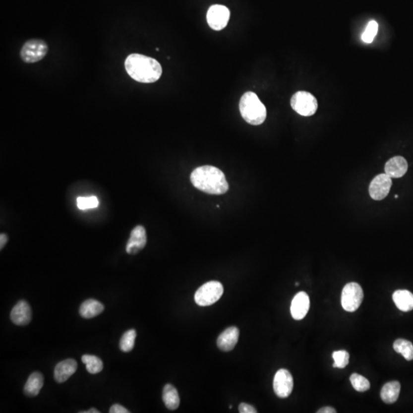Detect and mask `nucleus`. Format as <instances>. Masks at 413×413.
Here are the masks:
<instances>
[{
	"label": "nucleus",
	"mask_w": 413,
	"mask_h": 413,
	"mask_svg": "<svg viewBox=\"0 0 413 413\" xmlns=\"http://www.w3.org/2000/svg\"><path fill=\"white\" fill-rule=\"evenodd\" d=\"M395 197H396V198H397V197H399V196L398 195H395Z\"/></svg>",
	"instance_id": "nucleus-35"
},
{
	"label": "nucleus",
	"mask_w": 413,
	"mask_h": 413,
	"mask_svg": "<svg viewBox=\"0 0 413 413\" xmlns=\"http://www.w3.org/2000/svg\"><path fill=\"white\" fill-rule=\"evenodd\" d=\"M77 370V363L74 359L62 360L56 365L54 371V376L58 383L67 381Z\"/></svg>",
	"instance_id": "nucleus-16"
},
{
	"label": "nucleus",
	"mask_w": 413,
	"mask_h": 413,
	"mask_svg": "<svg viewBox=\"0 0 413 413\" xmlns=\"http://www.w3.org/2000/svg\"><path fill=\"white\" fill-rule=\"evenodd\" d=\"M100 412L98 410H96V409L92 408L91 410H89L88 411H84V412H80V413H99Z\"/></svg>",
	"instance_id": "nucleus-33"
},
{
	"label": "nucleus",
	"mask_w": 413,
	"mask_h": 413,
	"mask_svg": "<svg viewBox=\"0 0 413 413\" xmlns=\"http://www.w3.org/2000/svg\"><path fill=\"white\" fill-rule=\"evenodd\" d=\"M125 67L133 80L145 84L156 82L163 74L162 66L156 59L139 54L128 56Z\"/></svg>",
	"instance_id": "nucleus-1"
},
{
	"label": "nucleus",
	"mask_w": 413,
	"mask_h": 413,
	"mask_svg": "<svg viewBox=\"0 0 413 413\" xmlns=\"http://www.w3.org/2000/svg\"><path fill=\"white\" fill-rule=\"evenodd\" d=\"M239 335V331L236 327L227 328L218 337L217 341L218 348L223 352H231L237 344Z\"/></svg>",
	"instance_id": "nucleus-14"
},
{
	"label": "nucleus",
	"mask_w": 413,
	"mask_h": 413,
	"mask_svg": "<svg viewBox=\"0 0 413 413\" xmlns=\"http://www.w3.org/2000/svg\"><path fill=\"white\" fill-rule=\"evenodd\" d=\"M12 322L19 326L28 325L32 320V310L29 303L25 300H21L12 308L10 314Z\"/></svg>",
	"instance_id": "nucleus-13"
},
{
	"label": "nucleus",
	"mask_w": 413,
	"mask_h": 413,
	"mask_svg": "<svg viewBox=\"0 0 413 413\" xmlns=\"http://www.w3.org/2000/svg\"><path fill=\"white\" fill-rule=\"evenodd\" d=\"M81 360L86 365L87 371L91 374H96L102 371L104 364L102 360L97 356L94 355H83Z\"/></svg>",
	"instance_id": "nucleus-23"
},
{
	"label": "nucleus",
	"mask_w": 413,
	"mask_h": 413,
	"mask_svg": "<svg viewBox=\"0 0 413 413\" xmlns=\"http://www.w3.org/2000/svg\"><path fill=\"white\" fill-rule=\"evenodd\" d=\"M333 356L334 363L333 366L335 368H340V369H343L346 367L349 363L350 354L345 350H341V351H337L335 352L332 354Z\"/></svg>",
	"instance_id": "nucleus-26"
},
{
	"label": "nucleus",
	"mask_w": 413,
	"mask_h": 413,
	"mask_svg": "<svg viewBox=\"0 0 413 413\" xmlns=\"http://www.w3.org/2000/svg\"><path fill=\"white\" fill-rule=\"evenodd\" d=\"M163 400L169 410H176L180 405V397L177 389L172 384H166L163 389Z\"/></svg>",
	"instance_id": "nucleus-21"
},
{
	"label": "nucleus",
	"mask_w": 413,
	"mask_h": 413,
	"mask_svg": "<svg viewBox=\"0 0 413 413\" xmlns=\"http://www.w3.org/2000/svg\"><path fill=\"white\" fill-rule=\"evenodd\" d=\"M110 413H129V410H126L125 407H122V406L119 405V404H115V405H113L112 407H111V410H110Z\"/></svg>",
	"instance_id": "nucleus-30"
},
{
	"label": "nucleus",
	"mask_w": 413,
	"mask_h": 413,
	"mask_svg": "<svg viewBox=\"0 0 413 413\" xmlns=\"http://www.w3.org/2000/svg\"><path fill=\"white\" fill-rule=\"evenodd\" d=\"M104 305L95 299H87L80 307V315L84 318H94L104 311Z\"/></svg>",
	"instance_id": "nucleus-19"
},
{
	"label": "nucleus",
	"mask_w": 413,
	"mask_h": 413,
	"mask_svg": "<svg viewBox=\"0 0 413 413\" xmlns=\"http://www.w3.org/2000/svg\"><path fill=\"white\" fill-rule=\"evenodd\" d=\"M231 12L226 6L214 5L210 7L207 14V20L211 29L221 31L228 25Z\"/></svg>",
	"instance_id": "nucleus-9"
},
{
	"label": "nucleus",
	"mask_w": 413,
	"mask_h": 413,
	"mask_svg": "<svg viewBox=\"0 0 413 413\" xmlns=\"http://www.w3.org/2000/svg\"><path fill=\"white\" fill-rule=\"evenodd\" d=\"M393 181L390 176L385 174L376 176L370 182L369 194L372 199L382 201L387 197L391 189Z\"/></svg>",
	"instance_id": "nucleus-10"
},
{
	"label": "nucleus",
	"mask_w": 413,
	"mask_h": 413,
	"mask_svg": "<svg viewBox=\"0 0 413 413\" xmlns=\"http://www.w3.org/2000/svg\"><path fill=\"white\" fill-rule=\"evenodd\" d=\"M193 185L210 194H223L229 189L226 177L222 171L211 166H204L194 169L191 174Z\"/></svg>",
	"instance_id": "nucleus-2"
},
{
	"label": "nucleus",
	"mask_w": 413,
	"mask_h": 413,
	"mask_svg": "<svg viewBox=\"0 0 413 413\" xmlns=\"http://www.w3.org/2000/svg\"><path fill=\"white\" fill-rule=\"evenodd\" d=\"M147 242L146 231L144 227L138 225L131 231L130 236L125 247L126 253L136 254L146 246Z\"/></svg>",
	"instance_id": "nucleus-11"
},
{
	"label": "nucleus",
	"mask_w": 413,
	"mask_h": 413,
	"mask_svg": "<svg viewBox=\"0 0 413 413\" xmlns=\"http://www.w3.org/2000/svg\"><path fill=\"white\" fill-rule=\"evenodd\" d=\"M48 53L46 42L41 39H32L24 44L21 49V59L25 63H35L42 60Z\"/></svg>",
	"instance_id": "nucleus-7"
},
{
	"label": "nucleus",
	"mask_w": 413,
	"mask_h": 413,
	"mask_svg": "<svg viewBox=\"0 0 413 413\" xmlns=\"http://www.w3.org/2000/svg\"><path fill=\"white\" fill-rule=\"evenodd\" d=\"M239 107L242 118L250 125H261L266 120V107L255 93H245L241 97Z\"/></svg>",
	"instance_id": "nucleus-3"
},
{
	"label": "nucleus",
	"mask_w": 413,
	"mask_h": 413,
	"mask_svg": "<svg viewBox=\"0 0 413 413\" xmlns=\"http://www.w3.org/2000/svg\"><path fill=\"white\" fill-rule=\"evenodd\" d=\"M239 412L240 413H256L257 410L247 403H242L239 406Z\"/></svg>",
	"instance_id": "nucleus-29"
},
{
	"label": "nucleus",
	"mask_w": 413,
	"mask_h": 413,
	"mask_svg": "<svg viewBox=\"0 0 413 413\" xmlns=\"http://www.w3.org/2000/svg\"><path fill=\"white\" fill-rule=\"evenodd\" d=\"M136 338V330L125 331L119 341V348L123 352H129L133 349Z\"/></svg>",
	"instance_id": "nucleus-24"
},
{
	"label": "nucleus",
	"mask_w": 413,
	"mask_h": 413,
	"mask_svg": "<svg viewBox=\"0 0 413 413\" xmlns=\"http://www.w3.org/2000/svg\"><path fill=\"white\" fill-rule=\"evenodd\" d=\"M99 205V201L96 196H90V197H79L77 198V208L80 210L91 209V208H97Z\"/></svg>",
	"instance_id": "nucleus-27"
},
{
	"label": "nucleus",
	"mask_w": 413,
	"mask_h": 413,
	"mask_svg": "<svg viewBox=\"0 0 413 413\" xmlns=\"http://www.w3.org/2000/svg\"><path fill=\"white\" fill-rule=\"evenodd\" d=\"M44 385V377L39 372H34L29 376L24 387V393L29 397L39 395Z\"/></svg>",
	"instance_id": "nucleus-17"
},
{
	"label": "nucleus",
	"mask_w": 413,
	"mask_h": 413,
	"mask_svg": "<svg viewBox=\"0 0 413 413\" xmlns=\"http://www.w3.org/2000/svg\"><path fill=\"white\" fill-rule=\"evenodd\" d=\"M363 299V292L358 283H348L341 293V305L345 311L354 312L360 306Z\"/></svg>",
	"instance_id": "nucleus-6"
},
{
	"label": "nucleus",
	"mask_w": 413,
	"mask_h": 413,
	"mask_svg": "<svg viewBox=\"0 0 413 413\" xmlns=\"http://www.w3.org/2000/svg\"><path fill=\"white\" fill-rule=\"evenodd\" d=\"M318 413H337L336 410L335 409L332 408V407H324V408L320 409L318 412Z\"/></svg>",
	"instance_id": "nucleus-32"
},
{
	"label": "nucleus",
	"mask_w": 413,
	"mask_h": 413,
	"mask_svg": "<svg viewBox=\"0 0 413 413\" xmlns=\"http://www.w3.org/2000/svg\"><path fill=\"white\" fill-rule=\"evenodd\" d=\"M385 173L391 178H399L405 176L408 170V163L405 158L395 156L385 165Z\"/></svg>",
	"instance_id": "nucleus-15"
},
{
	"label": "nucleus",
	"mask_w": 413,
	"mask_h": 413,
	"mask_svg": "<svg viewBox=\"0 0 413 413\" xmlns=\"http://www.w3.org/2000/svg\"><path fill=\"white\" fill-rule=\"evenodd\" d=\"M293 385V377L288 370L280 369L276 372L273 380V390L278 397L284 399L290 397Z\"/></svg>",
	"instance_id": "nucleus-8"
},
{
	"label": "nucleus",
	"mask_w": 413,
	"mask_h": 413,
	"mask_svg": "<svg viewBox=\"0 0 413 413\" xmlns=\"http://www.w3.org/2000/svg\"><path fill=\"white\" fill-rule=\"evenodd\" d=\"M8 242V236L5 234H1L0 235V249H2Z\"/></svg>",
	"instance_id": "nucleus-31"
},
{
	"label": "nucleus",
	"mask_w": 413,
	"mask_h": 413,
	"mask_svg": "<svg viewBox=\"0 0 413 413\" xmlns=\"http://www.w3.org/2000/svg\"><path fill=\"white\" fill-rule=\"evenodd\" d=\"M298 285H299V283H295V286H298Z\"/></svg>",
	"instance_id": "nucleus-34"
},
{
	"label": "nucleus",
	"mask_w": 413,
	"mask_h": 413,
	"mask_svg": "<svg viewBox=\"0 0 413 413\" xmlns=\"http://www.w3.org/2000/svg\"><path fill=\"white\" fill-rule=\"evenodd\" d=\"M290 104L292 108L303 117H311L318 111L317 99L307 91H298L293 94Z\"/></svg>",
	"instance_id": "nucleus-5"
},
{
	"label": "nucleus",
	"mask_w": 413,
	"mask_h": 413,
	"mask_svg": "<svg viewBox=\"0 0 413 413\" xmlns=\"http://www.w3.org/2000/svg\"><path fill=\"white\" fill-rule=\"evenodd\" d=\"M352 387L358 392L367 391L370 387V383L364 376L358 373H353L350 377Z\"/></svg>",
	"instance_id": "nucleus-25"
},
{
	"label": "nucleus",
	"mask_w": 413,
	"mask_h": 413,
	"mask_svg": "<svg viewBox=\"0 0 413 413\" xmlns=\"http://www.w3.org/2000/svg\"><path fill=\"white\" fill-rule=\"evenodd\" d=\"M310 308V299L304 292L297 293L291 303V315L295 320H301L306 316Z\"/></svg>",
	"instance_id": "nucleus-12"
},
{
	"label": "nucleus",
	"mask_w": 413,
	"mask_h": 413,
	"mask_svg": "<svg viewBox=\"0 0 413 413\" xmlns=\"http://www.w3.org/2000/svg\"><path fill=\"white\" fill-rule=\"evenodd\" d=\"M379 25L376 21L372 20L368 23L364 32L362 35V40L366 43H371L378 32Z\"/></svg>",
	"instance_id": "nucleus-28"
},
{
	"label": "nucleus",
	"mask_w": 413,
	"mask_h": 413,
	"mask_svg": "<svg viewBox=\"0 0 413 413\" xmlns=\"http://www.w3.org/2000/svg\"><path fill=\"white\" fill-rule=\"evenodd\" d=\"M393 299L400 311L407 312L413 310V294L408 290H397L393 295Z\"/></svg>",
	"instance_id": "nucleus-18"
},
{
	"label": "nucleus",
	"mask_w": 413,
	"mask_h": 413,
	"mask_svg": "<svg viewBox=\"0 0 413 413\" xmlns=\"http://www.w3.org/2000/svg\"><path fill=\"white\" fill-rule=\"evenodd\" d=\"M224 293V286L218 281H210L200 287L194 295V301L199 306H209L217 302Z\"/></svg>",
	"instance_id": "nucleus-4"
},
{
	"label": "nucleus",
	"mask_w": 413,
	"mask_h": 413,
	"mask_svg": "<svg viewBox=\"0 0 413 413\" xmlns=\"http://www.w3.org/2000/svg\"><path fill=\"white\" fill-rule=\"evenodd\" d=\"M393 349L397 353L401 354L406 360H413V345L405 339H398L393 344Z\"/></svg>",
	"instance_id": "nucleus-22"
},
{
	"label": "nucleus",
	"mask_w": 413,
	"mask_h": 413,
	"mask_svg": "<svg viewBox=\"0 0 413 413\" xmlns=\"http://www.w3.org/2000/svg\"><path fill=\"white\" fill-rule=\"evenodd\" d=\"M401 386L398 381H392L386 383L380 392V397L384 403L393 404L398 400Z\"/></svg>",
	"instance_id": "nucleus-20"
}]
</instances>
